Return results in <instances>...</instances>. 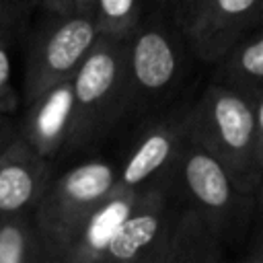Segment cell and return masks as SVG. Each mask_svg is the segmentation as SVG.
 Segmentation results:
<instances>
[{
	"label": "cell",
	"mask_w": 263,
	"mask_h": 263,
	"mask_svg": "<svg viewBox=\"0 0 263 263\" xmlns=\"http://www.w3.org/2000/svg\"><path fill=\"white\" fill-rule=\"evenodd\" d=\"M253 95L214 80L187 109V129L212 150L234 175L238 185L251 193L263 175L257 152Z\"/></svg>",
	"instance_id": "obj_1"
},
{
	"label": "cell",
	"mask_w": 263,
	"mask_h": 263,
	"mask_svg": "<svg viewBox=\"0 0 263 263\" xmlns=\"http://www.w3.org/2000/svg\"><path fill=\"white\" fill-rule=\"evenodd\" d=\"M119 185V166L90 158L62 173L33 208V218L53 263L64 257L84 220Z\"/></svg>",
	"instance_id": "obj_2"
},
{
	"label": "cell",
	"mask_w": 263,
	"mask_h": 263,
	"mask_svg": "<svg viewBox=\"0 0 263 263\" xmlns=\"http://www.w3.org/2000/svg\"><path fill=\"white\" fill-rule=\"evenodd\" d=\"M74 125L70 148L101 138L127 111L125 39L101 35L72 76Z\"/></svg>",
	"instance_id": "obj_3"
},
{
	"label": "cell",
	"mask_w": 263,
	"mask_h": 263,
	"mask_svg": "<svg viewBox=\"0 0 263 263\" xmlns=\"http://www.w3.org/2000/svg\"><path fill=\"white\" fill-rule=\"evenodd\" d=\"M125 72L127 109L160 101L177 86L183 72V47L162 16H144L125 37Z\"/></svg>",
	"instance_id": "obj_4"
},
{
	"label": "cell",
	"mask_w": 263,
	"mask_h": 263,
	"mask_svg": "<svg viewBox=\"0 0 263 263\" xmlns=\"http://www.w3.org/2000/svg\"><path fill=\"white\" fill-rule=\"evenodd\" d=\"M173 177L179 181L189 205H195L214 222H218L224 234L230 226L245 218L253 193L242 189L230 168L212 150L197 142L189 129Z\"/></svg>",
	"instance_id": "obj_5"
},
{
	"label": "cell",
	"mask_w": 263,
	"mask_h": 263,
	"mask_svg": "<svg viewBox=\"0 0 263 263\" xmlns=\"http://www.w3.org/2000/svg\"><path fill=\"white\" fill-rule=\"evenodd\" d=\"M49 21L37 33L25 68V97L31 101L58 80L72 78L82 60L101 37L95 14L49 12Z\"/></svg>",
	"instance_id": "obj_6"
},
{
	"label": "cell",
	"mask_w": 263,
	"mask_h": 263,
	"mask_svg": "<svg viewBox=\"0 0 263 263\" xmlns=\"http://www.w3.org/2000/svg\"><path fill=\"white\" fill-rule=\"evenodd\" d=\"M177 210L164 185H150L111 238L103 263H162Z\"/></svg>",
	"instance_id": "obj_7"
},
{
	"label": "cell",
	"mask_w": 263,
	"mask_h": 263,
	"mask_svg": "<svg viewBox=\"0 0 263 263\" xmlns=\"http://www.w3.org/2000/svg\"><path fill=\"white\" fill-rule=\"evenodd\" d=\"M263 0H199L181 21L189 49L201 62L220 58L261 23Z\"/></svg>",
	"instance_id": "obj_8"
},
{
	"label": "cell",
	"mask_w": 263,
	"mask_h": 263,
	"mask_svg": "<svg viewBox=\"0 0 263 263\" xmlns=\"http://www.w3.org/2000/svg\"><path fill=\"white\" fill-rule=\"evenodd\" d=\"M187 138V109L150 123L129 148L119 166V183L129 189H146L162 175L173 177L179 152Z\"/></svg>",
	"instance_id": "obj_9"
},
{
	"label": "cell",
	"mask_w": 263,
	"mask_h": 263,
	"mask_svg": "<svg viewBox=\"0 0 263 263\" xmlns=\"http://www.w3.org/2000/svg\"><path fill=\"white\" fill-rule=\"evenodd\" d=\"M74 125V90L72 78H64L41 90L29 101L23 123V138L43 158L51 160L62 150L70 148Z\"/></svg>",
	"instance_id": "obj_10"
},
{
	"label": "cell",
	"mask_w": 263,
	"mask_h": 263,
	"mask_svg": "<svg viewBox=\"0 0 263 263\" xmlns=\"http://www.w3.org/2000/svg\"><path fill=\"white\" fill-rule=\"evenodd\" d=\"M47 185L49 160L16 134L0 154V216L33 212Z\"/></svg>",
	"instance_id": "obj_11"
},
{
	"label": "cell",
	"mask_w": 263,
	"mask_h": 263,
	"mask_svg": "<svg viewBox=\"0 0 263 263\" xmlns=\"http://www.w3.org/2000/svg\"><path fill=\"white\" fill-rule=\"evenodd\" d=\"M144 189H129L121 183L95 208L74 236L64 263H103L105 251L138 203Z\"/></svg>",
	"instance_id": "obj_12"
},
{
	"label": "cell",
	"mask_w": 263,
	"mask_h": 263,
	"mask_svg": "<svg viewBox=\"0 0 263 263\" xmlns=\"http://www.w3.org/2000/svg\"><path fill=\"white\" fill-rule=\"evenodd\" d=\"M224 230L195 205L177 210L162 263H220L224 259Z\"/></svg>",
	"instance_id": "obj_13"
},
{
	"label": "cell",
	"mask_w": 263,
	"mask_h": 263,
	"mask_svg": "<svg viewBox=\"0 0 263 263\" xmlns=\"http://www.w3.org/2000/svg\"><path fill=\"white\" fill-rule=\"evenodd\" d=\"M216 80L236 86L253 97L263 90V25L253 35L240 37L220 58Z\"/></svg>",
	"instance_id": "obj_14"
},
{
	"label": "cell",
	"mask_w": 263,
	"mask_h": 263,
	"mask_svg": "<svg viewBox=\"0 0 263 263\" xmlns=\"http://www.w3.org/2000/svg\"><path fill=\"white\" fill-rule=\"evenodd\" d=\"M0 263H53L33 212L0 216Z\"/></svg>",
	"instance_id": "obj_15"
},
{
	"label": "cell",
	"mask_w": 263,
	"mask_h": 263,
	"mask_svg": "<svg viewBox=\"0 0 263 263\" xmlns=\"http://www.w3.org/2000/svg\"><path fill=\"white\" fill-rule=\"evenodd\" d=\"M146 0H97L95 18L99 25V33L125 39L144 18Z\"/></svg>",
	"instance_id": "obj_16"
},
{
	"label": "cell",
	"mask_w": 263,
	"mask_h": 263,
	"mask_svg": "<svg viewBox=\"0 0 263 263\" xmlns=\"http://www.w3.org/2000/svg\"><path fill=\"white\" fill-rule=\"evenodd\" d=\"M37 0H0V45L14 43L27 27Z\"/></svg>",
	"instance_id": "obj_17"
},
{
	"label": "cell",
	"mask_w": 263,
	"mask_h": 263,
	"mask_svg": "<svg viewBox=\"0 0 263 263\" xmlns=\"http://www.w3.org/2000/svg\"><path fill=\"white\" fill-rule=\"evenodd\" d=\"M18 107V92L12 84V43L0 45V117H8Z\"/></svg>",
	"instance_id": "obj_18"
},
{
	"label": "cell",
	"mask_w": 263,
	"mask_h": 263,
	"mask_svg": "<svg viewBox=\"0 0 263 263\" xmlns=\"http://www.w3.org/2000/svg\"><path fill=\"white\" fill-rule=\"evenodd\" d=\"M238 261H242V263H263V222L253 232V236H251L245 253L238 257Z\"/></svg>",
	"instance_id": "obj_19"
},
{
	"label": "cell",
	"mask_w": 263,
	"mask_h": 263,
	"mask_svg": "<svg viewBox=\"0 0 263 263\" xmlns=\"http://www.w3.org/2000/svg\"><path fill=\"white\" fill-rule=\"evenodd\" d=\"M255 127H257V152L259 164L263 168V90L255 99Z\"/></svg>",
	"instance_id": "obj_20"
},
{
	"label": "cell",
	"mask_w": 263,
	"mask_h": 263,
	"mask_svg": "<svg viewBox=\"0 0 263 263\" xmlns=\"http://www.w3.org/2000/svg\"><path fill=\"white\" fill-rule=\"evenodd\" d=\"M16 132H14V125L6 119V117H0V154L6 150V146L14 140Z\"/></svg>",
	"instance_id": "obj_21"
},
{
	"label": "cell",
	"mask_w": 263,
	"mask_h": 263,
	"mask_svg": "<svg viewBox=\"0 0 263 263\" xmlns=\"http://www.w3.org/2000/svg\"><path fill=\"white\" fill-rule=\"evenodd\" d=\"M37 4H41L45 12H53V14L70 12V0H37Z\"/></svg>",
	"instance_id": "obj_22"
},
{
	"label": "cell",
	"mask_w": 263,
	"mask_h": 263,
	"mask_svg": "<svg viewBox=\"0 0 263 263\" xmlns=\"http://www.w3.org/2000/svg\"><path fill=\"white\" fill-rule=\"evenodd\" d=\"M95 6H97V0H70V10H76V12L95 14Z\"/></svg>",
	"instance_id": "obj_23"
},
{
	"label": "cell",
	"mask_w": 263,
	"mask_h": 263,
	"mask_svg": "<svg viewBox=\"0 0 263 263\" xmlns=\"http://www.w3.org/2000/svg\"><path fill=\"white\" fill-rule=\"evenodd\" d=\"M197 2H199V0H177V6H179V18L183 21V18L195 8Z\"/></svg>",
	"instance_id": "obj_24"
},
{
	"label": "cell",
	"mask_w": 263,
	"mask_h": 263,
	"mask_svg": "<svg viewBox=\"0 0 263 263\" xmlns=\"http://www.w3.org/2000/svg\"><path fill=\"white\" fill-rule=\"evenodd\" d=\"M255 189H257V195H255V197H257L259 210L263 212V175H261V179H259V183H257V187H255Z\"/></svg>",
	"instance_id": "obj_25"
},
{
	"label": "cell",
	"mask_w": 263,
	"mask_h": 263,
	"mask_svg": "<svg viewBox=\"0 0 263 263\" xmlns=\"http://www.w3.org/2000/svg\"><path fill=\"white\" fill-rule=\"evenodd\" d=\"M259 25H263V14H261V23H259Z\"/></svg>",
	"instance_id": "obj_26"
}]
</instances>
